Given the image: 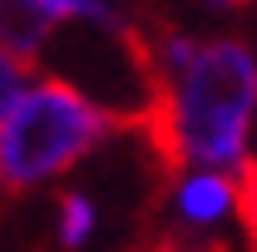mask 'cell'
Masks as SVG:
<instances>
[{
	"instance_id": "3957f363",
	"label": "cell",
	"mask_w": 257,
	"mask_h": 252,
	"mask_svg": "<svg viewBox=\"0 0 257 252\" xmlns=\"http://www.w3.org/2000/svg\"><path fill=\"white\" fill-rule=\"evenodd\" d=\"M173 213L193 232L223 227L227 218H237V178L218 168H188L173 183Z\"/></svg>"
},
{
	"instance_id": "6da1fadb",
	"label": "cell",
	"mask_w": 257,
	"mask_h": 252,
	"mask_svg": "<svg viewBox=\"0 0 257 252\" xmlns=\"http://www.w3.org/2000/svg\"><path fill=\"white\" fill-rule=\"evenodd\" d=\"M257 114V55L242 40H198L144 109V134L173 168L242 173Z\"/></svg>"
},
{
	"instance_id": "8992f818",
	"label": "cell",
	"mask_w": 257,
	"mask_h": 252,
	"mask_svg": "<svg viewBox=\"0 0 257 252\" xmlns=\"http://www.w3.org/2000/svg\"><path fill=\"white\" fill-rule=\"evenodd\" d=\"M237 222H242L247 247L257 252V158H247L237 173Z\"/></svg>"
},
{
	"instance_id": "5b68a950",
	"label": "cell",
	"mask_w": 257,
	"mask_h": 252,
	"mask_svg": "<svg viewBox=\"0 0 257 252\" xmlns=\"http://www.w3.org/2000/svg\"><path fill=\"white\" fill-rule=\"evenodd\" d=\"M94 203L84 198V193H64L60 198V218H55V232H60L64 247H84L89 242V232H94Z\"/></svg>"
},
{
	"instance_id": "7a4b0ae2",
	"label": "cell",
	"mask_w": 257,
	"mask_h": 252,
	"mask_svg": "<svg viewBox=\"0 0 257 252\" xmlns=\"http://www.w3.org/2000/svg\"><path fill=\"white\" fill-rule=\"evenodd\" d=\"M114 124L119 114L94 104L74 79H35L0 124V188L25 193L69 173L114 134Z\"/></svg>"
},
{
	"instance_id": "277c9868",
	"label": "cell",
	"mask_w": 257,
	"mask_h": 252,
	"mask_svg": "<svg viewBox=\"0 0 257 252\" xmlns=\"http://www.w3.org/2000/svg\"><path fill=\"white\" fill-rule=\"evenodd\" d=\"M55 30H60V25H55V15H50L40 0H0V45H5L15 60L35 64L40 50H45V40Z\"/></svg>"
},
{
	"instance_id": "52a82bcc",
	"label": "cell",
	"mask_w": 257,
	"mask_h": 252,
	"mask_svg": "<svg viewBox=\"0 0 257 252\" xmlns=\"http://www.w3.org/2000/svg\"><path fill=\"white\" fill-rule=\"evenodd\" d=\"M25 69H30V64H25V60H15V55H10V50L0 45V124H5V114H10L15 104H20V94L30 89Z\"/></svg>"
}]
</instances>
